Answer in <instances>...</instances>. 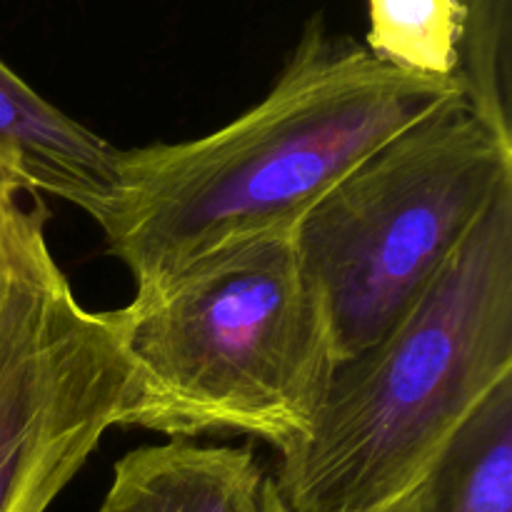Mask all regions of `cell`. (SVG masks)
<instances>
[{
	"label": "cell",
	"mask_w": 512,
	"mask_h": 512,
	"mask_svg": "<svg viewBox=\"0 0 512 512\" xmlns=\"http://www.w3.org/2000/svg\"><path fill=\"white\" fill-rule=\"evenodd\" d=\"M15 190H20V185L15 183L5 170H0V203H3L10 193H15Z\"/></svg>",
	"instance_id": "obj_12"
},
{
	"label": "cell",
	"mask_w": 512,
	"mask_h": 512,
	"mask_svg": "<svg viewBox=\"0 0 512 512\" xmlns=\"http://www.w3.org/2000/svg\"><path fill=\"white\" fill-rule=\"evenodd\" d=\"M455 98L458 78L393 68L315 15L243 115L203 138L120 150L93 220L148 293L233 245L295 230L355 165Z\"/></svg>",
	"instance_id": "obj_1"
},
{
	"label": "cell",
	"mask_w": 512,
	"mask_h": 512,
	"mask_svg": "<svg viewBox=\"0 0 512 512\" xmlns=\"http://www.w3.org/2000/svg\"><path fill=\"white\" fill-rule=\"evenodd\" d=\"M113 315L133 370L123 428L243 433L280 455L310 433L338 368L293 230L210 255Z\"/></svg>",
	"instance_id": "obj_3"
},
{
	"label": "cell",
	"mask_w": 512,
	"mask_h": 512,
	"mask_svg": "<svg viewBox=\"0 0 512 512\" xmlns=\"http://www.w3.org/2000/svg\"><path fill=\"white\" fill-rule=\"evenodd\" d=\"M460 38L458 0H368L365 48L405 73L460 80Z\"/></svg>",
	"instance_id": "obj_9"
},
{
	"label": "cell",
	"mask_w": 512,
	"mask_h": 512,
	"mask_svg": "<svg viewBox=\"0 0 512 512\" xmlns=\"http://www.w3.org/2000/svg\"><path fill=\"white\" fill-rule=\"evenodd\" d=\"M512 375V188L408 313L340 363L310 433L280 453L290 512H373L413 493Z\"/></svg>",
	"instance_id": "obj_2"
},
{
	"label": "cell",
	"mask_w": 512,
	"mask_h": 512,
	"mask_svg": "<svg viewBox=\"0 0 512 512\" xmlns=\"http://www.w3.org/2000/svg\"><path fill=\"white\" fill-rule=\"evenodd\" d=\"M512 188V148L455 98L335 183L293 240L338 365L378 343Z\"/></svg>",
	"instance_id": "obj_4"
},
{
	"label": "cell",
	"mask_w": 512,
	"mask_h": 512,
	"mask_svg": "<svg viewBox=\"0 0 512 512\" xmlns=\"http://www.w3.org/2000/svg\"><path fill=\"white\" fill-rule=\"evenodd\" d=\"M415 503L418 512H512V375L450 435Z\"/></svg>",
	"instance_id": "obj_8"
},
{
	"label": "cell",
	"mask_w": 512,
	"mask_h": 512,
	"mask_svg": "<svg viewBox=\"0 0 512 512\" xmlns=\"http://www.w3.org/2000/svg\"><path fill=\"white\" fill-rule=\"evenodd\" d=\"M0 203V512H45L123 423L133 370L113 310L75 298L48 245V210Z\"/></svg>",
	"instance_id": "obj_5"
},
{
	"label": "cell",
	"mask_w": 512,
	"mask_h": 512,
	"mask_svg": "<svg viewBox=\"0 0 512 512\" xmlns=\"http://www.w3.org/2000/svg\"><path fill=\"white\" fill-rule=\"evenodd\" d=\"M120 148L65 115L0 60V170L93 218L118 175Z\"/></svg>",
	"instance_id": "obj_7"
},
{
	"label": "cell",
	"mask_w": 512,
	"mask_h": 512,
	"mask_svg": "<svg viewBox=\"0 0 512 512\" xmlns=\"http://www.w3.org/2000/svg\"><path fill=\"white\" fill-rule=\"evenodd\" d=\"M373 512H418V503H415V490L413 493L403 495L400 500H395V503L385 505V508H378Z\"/></svg>",
	"instance_id": "obj_11"
},
{
	"label": "cell",
	"mask_w": 512,
	"mask_h": 512,
	"mask_svg": "<svg viewBox=\"0 0 512 512\" xmlns=\"http://www.w3.org/2000/svg\"><path fill=\"white\" fill-rule=\"evenodd\" d=\"M460 83L468 108L512 148V0H458Z\"/></svg>",
	"instance_id": "obj_10"
},
{
	"label": "cell",
	"mask_w": 512,
	"mask_h": 512,
	"mask_svg": "<svg viewBox=\"0 0 512 512\" xmlns=\"http://www.w3.org/2000/svg\"><path fill=\"white\" fill-rule=\"evenodd\" d=\"M98 512H290L250 448L173 438L115 463Z\"/></svg>",
	"instance_id": "obj_6"
}]
</instances>
